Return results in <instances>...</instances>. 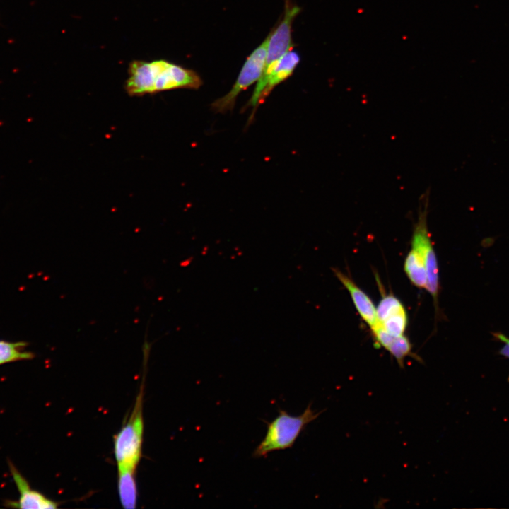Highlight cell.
I'll return each mask as SVG.
<instances>
[{
    "label": "cell",
    "instance_id": "obj_1",
    "mask_svg": "<svg viewBox=\"0 0 509 509\" xmlns=\"http://www.w3.org/2000/svg\"><path fill=\"white\" fill-rule=\"evenodd\" d=\"M124 88L130 96H143L178 88L197 89L202 80L194 71L165 59L134 60L129 64Z\"/></svg>",
    "mask_w": 509,
    "mask_h": 509
},
{
    "label": "cell",
    "instance_id": "obj_2",
    "mask_svg": "<svg viewBox=\"0 0 509 509\" xmlns=\"http://www.w3.org/2000/svg\"><path fill=\"white\" fill-rule=\"evenodd\" d=\"M322 413L311 408L310 404L300 416H294L280 410L278 416L268 423L264 438L253 452L256 458L265 457L269 453L293 447L301 432Z\"/></svg>",
    "mask_w": 509,
    "mask_h": 509
},
{
    "label": "cell",
    "instance_id": "obj_3",
    "mask_svg": "<svg viewBox=\"0 0 509 509\" xmlns=\"http://www.w3.org/2000/svg\"><path fill=\"white\" fill-rule=\"evenodd\" d=\"M141 399L139 395L128 421L115 438L114 452L118 467L136 469L140 460L144 431Z\"/></svg>",
    "mask_w": 509,
    "mask_h": 509
},
{
    "label": "cell",
    "instance_id": "obj_4",
    "mask_svg": "<svg viewBox=\"0 0 509 509\" xmlns=\"http://www.w3.org/2000/svg\"><path fill=\"white\" fill-rule=\"evenodd\" d=\"M428 201L429 192H426L420 197L419 211L414 227L411 245L424 262L427 273L426 289L437 303L439 291L438 266L427 225Z\"/></svg>",
    "mask_w": 509,
    "mask_h": 509
},
{
    "label": "cell",
    "instance_id": "obj_5",
    "mask_svg": "<svg viewBox=\"0 0 509 509\" xmlns=\"http://www.w3.org/2000/svg\"><path fill=\"white\" fill-rule=\"evenodd\" d=\"M268 38L267 36L247 57L231 90L211 105L215 112L231 110L238 95L259 79L265 65Z\"/></svg>",
    "mask_w": 509,
    "mask_h": 509
},
{
    "label": "cell",
    "instance_id": "obj_6",
    "mask_svg": "<svg viewBox=\"0 0 509 509\" xmlns=\"http://www.w3.org/2000/svg\"><path fill=\"white\" fill-rule=\"evenodd\" d=\"M300 8L291 0H285L283 16L277 26L268 35L265 65L259 78L265 77L277 62L293 47L292 24Z\"/></svg>",
    "mask_w": 509,
    "mask_h": 509
},
{
    "label": "cell",
    "instance_id": "obj_7",
    "mask_svg": "<svg viewBox=\"0 0 509 509\" xmlns=\"http://www.w3.org/2000/svg\"><path fill=\"white\" fill-rule=\"evenodd\" d=\"M300 60L298 53L291 49L277 62L265 77L257 81L255 90L247 103V106L253 108L252 115L258 105L264 101L274 88L293 74Z\"/></svg>",
    "mask_w": 509,
    "mask_h": 509
},
{
    "label": "cell",
    "instance_id": "obj_8",
    "mask_svg": "<svg viewBox=\"0 0 509 509\" xmlns=\"http://www.w3.org/2000/svg\"><path fill=\"white\" fill-rule=\"evenodd\" d=\"M8 464L13 480L19 492V498L16 501L6 502L8 507L21 509H54L57 508V503L31 488L28 480L12 462L8 460Z\"/></svg>",
    "mask_w": 509,
    "mask_h": 509
},
{
    "label": "cell",
    "instance_id": "obj_9",
    "mask_svg": "<svg viewBox=\"0 0 509 509\" xmlns=\"http://www.w3.org/2000/svg\"><path fill=\"white\" fill-rule=\"evenodd\" d=\"M336 277L349 291L353 304L361 318L370 329L378 324L376 308L370 297L355 282L341 271L334 269Z\"/></svg>",
    "mask_w": 509,
    "mask_h": 509
},
{
    "label": "cell",
    "instance_id": "obj_10",
    "mask_svg": "<svg viewBox=\"0 0 509 509\" xmlns=\"http://www.w3.org/2000/svg\"><path fill=\"white\" fill-rule=\"evenodd\" d=\"M136 469L118 467V492L120 503L126 509H134L137 502Z\"/></svg>",
    "mask_w": 509,
    "mask_h": 509
},
{
    "label": "cell",
    "instance_id": "obj_11",
    "mask_svg": "<svg viewBox=\"0 0 509 509\" xmlns=\"http://www.w3.org/2000/svg\"><path fill=\"white\" fill-rule=\"evenodd\" d=\"M404 271L410 281L419 288L427 286V273L424 262L414 248L409 252L404 264Z\"/></svg>",
    "mask_w": 509,
    "mask_h": 509
},
{
    "label": "cell",
    "instance_id": "obj_12",
    "mask_svg": "<svg viewBox=\"0 0 509 509\" xmlns=\"http://www.w3.org/2000/svg\"><path fill=\"white\" fill-rule=\"evenodd\" d=\"M25 341H8L0 339V365L18 361L31 360L35 354L28 350Z\"/></svg>",
    "mask_w": 509,
    "mask_h": 509
},
{
    "label": "cell",
    "instance_id": "obj_13",
    "mask_svg": "<svg viewBox=\"0 0 509 509\" xmlns=\"http://www.w3.org/2000/svg\"><path fill=\"white\" fill-rule=\"evenodd\" d=\"M386 350L396 359L400 368H404L406 356H412L419 361V358L412 353V345L404 334L395 337Z\"/></svg>",
    "mask_w": 509,
    "mask_h": 509
},
{
    "label": "cell",
    "instance_id": "obj_14",
    "mask_svg": "<svg viewBox=\"0 0 509 509\" xmlns=\"http://www.w3.org/2000/svg\"><path fill=\"white\" fill-rule=\"evenodd\" d=\"M405 310L402 302L392 294L384 296L376 308L378 322L380 323L387 317Z\"/></svg>",
    "mask_w": 509,
    "mask_h": 509
},
{
    "label": "cell",
    "instance_id": "obj_15",
    "mask_svg": "<svg viewBox=\"0 0 509 509\" xmlns=\"http://www.w3.org/2000/svg\"><path fill=\"white\" fill-rule=\"evenodd\" d=\"M389 334L394 337L404 334L407 326V314L406 310L390 315L380 323H378Z\"/></svg>",
    "mask_w": 509,
    "mask_h": 509
},
{
    "label": "cell",
    "instance_id": "obj_16",
    "mask_svg": "<svg viewBox=\"0 0 509 509\" xmlns=\"http://www.w3.org/2000/svg\"><path fill=\"white\" fill-rule=\"evenodd\" d=\"M494 338L503 344L499 350V354L509 359V337L501 332L493 333ZM509 382V375L508 378Z\"/></svg>",
    "mask_w": 509,
    "mask_h": 509
}]
</instances>
